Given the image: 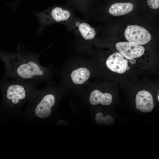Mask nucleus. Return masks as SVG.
<instances>
[{"instance_id": "9d476101", "label": "nucleus", "mask_w": 159, "mask_h": 159, "mask_svg": "<svg viewBox=\"0 0 159 159\" xmlns=\"http://www.w3.org/2000/svg\"><path fill=\"white\" fill-rule=\"evenodd\" d=\"M135 108L144 112H151L154 106L153 97L149 92L146 90L139 91L135 98Z\"/></svg>"}, {"instance_id": "1a4fd4ad", "label": "nucleus", "mask_w": 159, "mask_h": 159, "mask_svg": "<svg viewBox=\"0 0 159 159\" xmlns=\"http://www.w3.org/2000/svg\"><path fill=\"white\" fill-rule=\"evenodd\" d=\"M128 60L120 53L115 52L110 56L106 61L107 67L111 71L120 74L125 72L128 67Z\"/></svg>"}, {"instance_id": "0eeeda50", "label": "nucleus", "mask_w": 159, "mask_h": 159, "mask_svg": "<svg viewBox=\"0 0 159 159\" xmlns=\"http://www.w3.org/2000/svg\"><path fill=\"white\" fill-rule=\"evenodd\" d=\"M124 35L129 42L139 45L146 44L151 38V34L146 29L136 25H128L125 30Z\"/></svg>"}, {"instance_id": "20e7f679", "label": "nucleus", "mask_w": 159, "mask_h": 159, "mask_svg": "<svg viewBox=\"0 0 159 159\" xmlns=\"http://www.w3.org/2000/svg\"><path fill=\"white\" fill-rule=\"evenodd\" d=\"M61 73L64 84L74 88L87 84L91 75L87 60L79 59L69 62Z\"/></svg>"}, {"instance_id": "f8f14e48", "label": "nucleus", "mask_w": 159, "mask_h": 159, "mask_svg": "<svg viewBox=\"0 0 159 159\" xmlns=\"http://www.w3.org/2000/svg\"><path fill=\"white\" fill-rule=\"evenodd\" d=\"M133 8V5L131 3H116L110 6L109 12L110 14L115 16H120L132 11Z\"/></svg>"}, {"instance_id": "423d86ee", "label": "nucleus", "mask_w": 159, "mask_h": 159, "mask_svg": "<svg viewBox=\"0 0 159 159\" xmlns=\"http://www.w3.org/2000/svg\"><path fill=\"white\" fill-rule=\"evenodd\" d=\"M65 25L68 29L74 35L80 46L87 49V44L95 36V29L87 22L74 16Z\"/></svg>"}, {"instance_id": "f3484780", "label": "nucleus", "mask_w": 159, "mask_h": 159, "mask_svg": "<svg viewBox=\"0 0 159 159\" xmlns=\"http://www.w3.org/2000/svg\"><path fill=\"white\" fill-rule=\"evenodd\" d=\"M130 63L131 64H134L136 62V60L134 59H129Z\"/></svg>"}, {"instance_id": "4468645a", "label": "nucleus", "mask_w": 159, "mask_h": 159, "mask_svg": "<svg viewBox=\"0 0 159 159\" xmlns=\"http://www.w3.org/2000/svg\"><path fill=\"white\" fill-rule=\"evenodd\" d=\"M148 4L149 6L153 9H157L159 7V1L157 0H148Z\"/></svg>"}, {"instance_id": "a211bd4d", "label": "nucleus", "mask_w": 159, "mask_h": 159, "mask_svg": "<svg viewBox=\"0 0 159 159\" xmlns=\"http://www.w3.org/2000/svg\"><path fill=\"white\" fill-rule=\"evenodd\" d=\"M129 68H130V67L128 66L127 67V70H128L129 69Z\"/></svg>"}, {"instance_id": "7ed1b4c3", "label": "nucleus", "mask_w": 159, "mask_h": 159, "mask_svg": "<svg viewBox=\"0 0 159 159\" xmlns=\"http://www.w3.org/2000/svg\"><path fill=\"white\" fill-rule=\"evenodd\" d=\"M39 83L17 79L2 81L0 86L3 101L8 111L13 114L17 112L28 102Z\"/></svg>"}, {"instance_id": "39448f33", "label": "nucleus", "mask_w": 159, "mask_h": 159, "mask_svg": "<svg viewBox=\"0 0 159 159\" xmlns=\"http://www.w3.org/2000/svg\"><path fill=\"white\" fill-rule=\"evenodd\" d=\"M39 21L37 33H41L47 26L56 23L65 25L74 16L70 8L62 6H54L36 13Z\"/></svg>"}, {"instance_id": "2eb2a0df", "label": "nucleus", "mask_w": 159, "mask_h": 159, "mask_svg": "<svg viewBox=\"0 0 159 159\" xmlns=\"http://www.w3.org/2000/svg\"><path fill=\"white\" fill-rule=\"evenodd\" d=\"M112 117L110 115H107L105 117V123L107 124H110L113 122Z\"/></svg>"}, {"instance_id": "6ab92c4d", "label": "nucleus", "mask_w": 159, "mask_h": 159, "mask_svg": "<svg viewBox=\"0 0 159 159\" xmlns=\"http://www.w3.org/2000/svg\"><path fill=\"white\" fill-rule=\"evenodd\" d=\"M158 101H159V95H158Z\"/></svg>"}, {"instance_id": "dca6fc26", "label": "nucleus", "mask_w": 159, "mask_h": 159, "mask_svg": "<svg viewBox=\"0 0 159 159\" xmlns=\"http://www.w3.org/2000/svg\"><path fill=\"white\" fill-rule=\"evenodd\" d=\"M57 124L58 125H67L68 124L66 123V122H64V121L62 120H60L58 121L57 123Z\"/></svg>"}, {"instance_id": "9b49d317", "label": "nucleus", "mask_w": 159, "mask_h": 159, "mask_svg": "<svg viewBox=\"0 0 159 159\" xmlns=\"http://www.w3.org/2000/svg\"><path fill=\"white\" fill-rule=\"evenodd\" d=\"M90 103L93 105L99 104L103 105H107L112 102V95L108 92H102L98 89L92 91L88 95Z\"/></svg>"}, {"instance_id": "f03ea898", "label": "nucleus", "mask_w": 159, "mask_h": 159, "mask_svg": "<svg viewBox=\"0 0 159 159\" xmlns=\"http://www.w3.org/2000/svg\"><path fill=\"white\" fill-rule=\"evenodd\" d=\"M63 91L62 87L58 86L56 83L47 84L45 88L36 90L28 102L24 115L36 119L49 117L57 102L62 96Z\"/></svg>"}, {"instance_id": "f257e3e1", "label": "nucleus", "mask_w": 159, "mask_h": 159, "mask_svg": "<svg viewBox=\"0 0 159 159\" xmlns=\"http://www.w3.org/2000/svg\"><path fill=\"white\" fill-rule=\"evenodd\" d=\"M40 54L18 51H0V59L5 66V77L25 80H36L47 84L55 83L51 66L45 67L39 62Z\"/></svg>"}, {"instance_id": "6e6552de", "label": "nucleus", "mask_w": 159, "mask_h": 159, "mask_svg": "<svg viewBox=\"0 0 159 159\" xmlns=\"http://www.w3.org/2000/svg\"><path fill=\"white\" fill-rule=\"evenodd\" d=\"M115 46L120 53L129 59L139 57L145 52L143 46L131 42H119Z\"/></svg>"}, {"instance_id": "ddd939ff", "label": "nucleus", "mask_w": 159, "mask_h": 159, "mask_svg": "<svg viewBox=\"0 0 159 159\" xmlns=\"http://www.w3.org/2000/svg\"><path fill=\"white\" fill-rule=\"evenodd\" d=\"M105 117L104 115L101 112L97 113L95 116L96 122L99 125H102L105 123Z\"/></svg>"}]
</instances>
